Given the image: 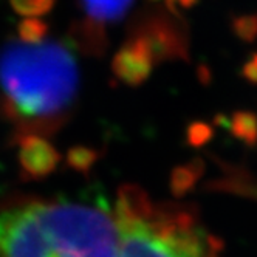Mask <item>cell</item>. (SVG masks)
Listing matches in <instances>:
<instances>
[{
	"label": "cell",
	"instance_id": "cell-7",
	"mask_svg": "<svg viewBox=\"0 0 257 257\" xmlns=\"http://www.w3.org/2000/svg\"><path fill=\"white\" fill-rule=\"evenodd\" d=\"M231 132L248 146L257 143V115L252 112H235L229 121Z\"/></svg>",
	"mask_w": 257,
	"mask_h": 257
},
{
	"label": "cell",
	"instance_id": "cell-6",
	"mask_svg": "<svg viewBox=\"0 0 257 257\" xmlns=\"http://www.w3.org/2000/svg\"><path fill=\"white\" fill-rule=\"evenodd\" d=\"M87 19L101 25L107 22H116L131 10L134 0H79Z\"/></svg>",
	"mask_w": 257,
	"mask_h": 257
},
{
	"label": "cell",
	"instance_id": "cell-8",
	"mask_svg": "<svg viewBox=\"0 0 257 257\" xmlns=\"http://www.w3.org/2000/svg\"><path fill=\"white\" fill-rule=\"evenodd\" d=\"M48 25L38 19V17H25V19L17 25V34L19 39L24 42H39L47 38Z\"/></svg>",
	"mask_w": 257,
	"mask_h": 257
},
{
	"label": "cell",
	"instance_id": "cell-4",
	"mask_svg": "<svg viewBox=\"0 0 257 257\" xmlns=\"http://www.w3.org/2000/svg\"><path fill=\"white\" fill-rule=\"evenodd\" d=\"M154 65V54L141 38L125 44L113 59L115 76L127 84L138 85L149 78Z\"/></svg>",
	"mask_w": 257,
	"mask_h": 257
},
{
	"label": "cell",
	"instance_id": "cell-3",
	"mask_svg": "<svg viewBox=\"0 0 257 257\" xmlns=\"http://www.w3.org/2000/svg\"><path fill=\"white\" fill-rule=\"evenodd\" d=\"M0 257H58L33 203L0 211Z\"/></svg>",
	"mask_w": 257,
	"mask_h": 257
},
{
	"label": "cell",
	"instance_id": "cell-12",
	"mask_svg": "<svg viewBox=\"0 0 257 257\" xmlns=\"http://www.w3.org/2000/svg\"><path fill=\"white\" fill-rule=\"evenodd\" d=\"M243 75L246 76L248 81L257 82V56H255L254 59H251V61L245 65V68H243Z\"/></svg>",
	"mask_w": 257,
	"mask_h": 257
},
{
	"label": "cell",
	"instance_id": "cell-2",
	"mask_svg": "<svg viewBox=\"0 0 257 257\" xmlns=\"http://www.w3.org/2000/svg\"><path fill=\"white\" fill-rule=\"evenodd\" d=\"M33 205L58 257H116L115 215L104 205L73 201Z\"/></svg>",
	"mask_w": 257,
	"mask_h": 257
},
{
	"label": "cell",
	"instance_id": "cell-1",
	"mask_svg": "<svg viewBox=\"0 0 257 257\" xmlns=\"http://www.w3.org/2000/svg\"><path fill=\"white\" fill-rule=\"evenodd\" d=\"M78 84L76 59L62 42L17 39L0 50L4 107L21 124L41 127L61 119L76 98Z\"/></svg>",
	"mask_w": 257,
	"mask_h": 257
},
{
	"label": "cell",
	"instance_id": "cell-5",
	"mask_svg": "<svg viewBox=\"0 0 257 257\" xmlns=\"http://www.w3.org/2000/svg\"><path fill=\"white\" fill-rule=\"evenodd\" d=\"M61 155L45 138L38 134H25L19 138V163L31 178H41L56 169Z\"/></svg>",
	"mask_w": 257,
	"mask_h": 257
},
{
	"label": "cell",
	"instance_id": "cell-9",
	"mask_svg": "<svg viewBox=\"0 0 257 257\" xmlns=\"http://www.w3.org/2000/svg\"><path fill=\"white\" fill-rule=\"evenodd\" d=\"M13 10L24 17H39L51 11L56 0H10Z\"/></svg>",
	"mask_w": 257,
	"mask_h": 257
},
{
	"label": "cell",
	"instance_id": "cell-10",
	"mask_svg": "<svg viewBox=\"0 0 257 257\" xmlns=\"http://www.w3.org/2000/svg\"><path fill=\"white\" fill-rule=\"evenodd\" d=\"M194 175H192V171L191 169H177L174 172V177H172V188H174V192L177 194H181V192H185L188 191L191 186H192V183H194Z\"/></svg>",
	"mask_w": 257,
	"mask_h": 257
},
{
	"label": "cell",
	"instance_id": "cell-11",
	"mask_svg": "<svg viewBox=\"0 0 257 257\" xmlns=\"http://www.w3.org/2000/svg\"><path fill=\"white\" fill-rule=\"evenodd\" d=\"M211 137V131L209 127H206L205 124H194L191 127V132H189V140L195 144L200 146L203 144L205 141H208Z\"/></svg>",
	"mask_w": 257,
	"mask_h": 257
}]
</instances>
